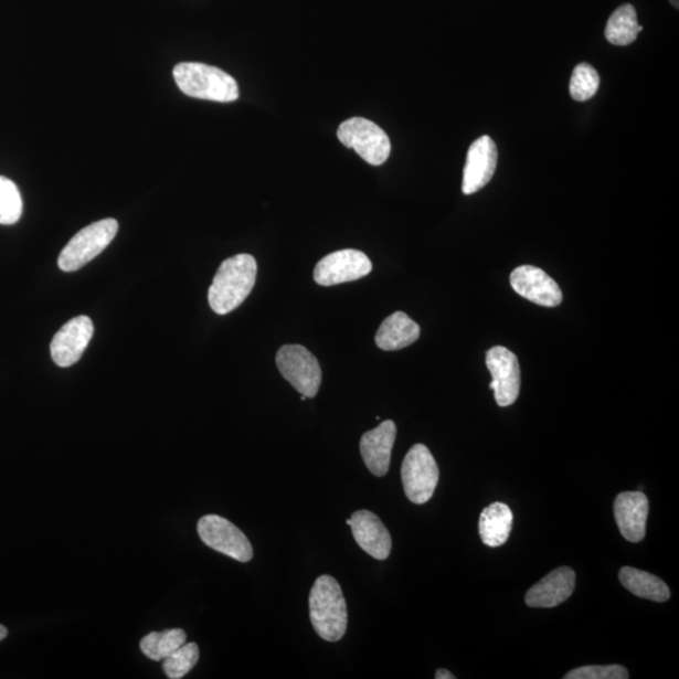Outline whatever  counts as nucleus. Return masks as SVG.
I'll return each mask as SVG.
<instances>
[{
	"label": "nucleus",
	"instance_id": "9",
	"mask_svg": "<svg viewBox=\"0 0 679 679\" xmlns=\"http://www.w3.org/2000/svg\"><path fill=\"white\" fill-rule=\"evenodd\" d=\"M373 269L364 252L342 250L320 259L314 270L316 284L329 287L360 279Z\"/></svg>",
	"mask_w": 679,
	"mask_h": 679
},
{
	"label": "nucleus",
	"instance_id": "10",
	"mask_svg": "<svg viewBox=\"0 0 679 679\" xmlns=\"http://www.w3.org/2000/svg\"><path fill=\"white\" fill-rule=\"evenodd\" d=\"M486 365L492 375L490 388L500 406L512 405L518 401L521 389V370L518 357L503 347L487 351Z\"/></svg>",
	"mask_w": 679,
	"mask_h": 679
},
{
	"label": "nucleus",
	"instance_id": "8",
	"mask_svg": "<svg viewBox=\"0 0 679 679\" xmlns=\"http://www.w3.org/2000/svg\"><path fill=\"white\" fill-rule=\"evenodd\" d=\"M198 533L208 548L240 563H248L253 558V548L247 537L222 516H204L198 522Z\"/></svg>",
	"mask_w": 679,
	"mask_h": 679
},
{
	"label": "nucleus",
	"instance_id": "11",
	"mask_svg": "<svg viewBox=\"0 0 679 679\" xmlns=\"http://www.w3.org/2000/svg\"><path fill=\"white\" fill-rule=\"evenodd\" d=\"M94 323L87 316H78L63 325L51 342L54 364L68 368L84 356L89 340L93 339Z\"/></svg>",
	"mask_w": 679,
	"mask_h": 679
},
{
	"label": "nucleus",
	"instance_id": "25",
	"mask_svg": "<svg viewBox=\"0 0 679 679\" xmlns=\"http://www.w3.org/2000/svg\"><path fill=\"white\" fill-rule=\"evenodd\" d=\"M600 85L601 77L597 71L587 63H581L575 67L570 81V95L575 102H587L597 93Z\"/></svg>",
	"mask_w": 679,
	"mask_h": 679
},
{
	"label": "nucleus",
	"instance_id": "21",
	"mask_svg": "<svg viewBox=\"0 0 679 679\" xmlns=\"http://www.w3.org/2000/svg\"><path fill=\"white\" fill-rule=\"evenodd\" d=\"M643 26L638 24L636 9L624 4L615 11L606 24L605 38L614 45H628L637 40Z\"/></svg>",
	"mask_w": 679,
	"mask_h": 679
},
{
	"label": "nucleus",
	"instance_id": "24",
	"mask_svg": "<svg viewBox=\"0 0 679 679\" xmlns=\"http://www.w3.org/2000/svg\"><path fill=\"white\" fill-rule=\"evenodd\" d=\"M199 660V647L197 643H184L165 659L162 668L170 679L185 677L195 667Z\"/></svg>",
	"mask_w": 679,
	"mask_h": 679
},
{
	"label": "nucleus",
	"instance_id": "15",
	"mask_svg": "<svg viewBox=\"0 0 679 679\" xmlns=\"http://www.w3.org/2000/svg\"><path fill=\"white\" fill-rule=\"evenodd\" d=\"M396 437L393 421L380 423L375 429L364 433L360 439V453L364 464L376 477H384L391 467L392 450Z\"/></svg>",
	"mask_w": 679,
	"mask_h": 679
},
{
	"label": "nucleus",
	"instance_id": "3",
	"mask_svg": "<svg viewBox=\"0 0 679 679\" xmlns=\"http://www.w3.org/2000/svg\"><path fill=\"white\" fill-rule=\"evenodd\" d=\"M174 79L181 93L190 97L216 103H233L240 97L237 81L203 63H179L174 68Z\"/></svg>",
	"mask_w": 679,
	"mask_h": 679
},
{
	"label": "nucleus",
	"instance_id": "1",
	"mask_svg": "<svg viewBox=\"0 0 679 679\" xmlns=\"http://www.w3.org/2000/svg\"><path fill=\"white\" fill-rule=\"evenodd\" d=\"M257 262L251 255H237L225 259L208 293L212 310L226 315L237 309L256 285Z\"/></svg>",
	"mask_w": 679,
	"mask_h": 679
},
{
	"label": "nucleus",
	"instance_id": "5",
	"mask_svg": "<svg viewBox=\"0 0 679 679\" xmlns=\"http://www.w3.org/2000/svg\"><path fill=\"white\" fill-rule=\"evenodd\" d=\"M402 481L407 500L415 505L427 503L436 491L439 468L431 450L415 445L403 460Z\"/></svg>",
	"mask_w": 679,
	"mask_h": 679
},
{
	"label": "nucleus",
	"instance_id": "28",
	"mask_svg": "<svg viewBox=\"0 0 679 679\" xmlns=\"http://www.w3.org/2000/svg\"><path fill=\"white\" fill-rule=\"evenodd\" d=\"M8 636V630L0 624V641H2Z\"/></svg>",
	"mask_w": 679,
	"mask_h": 679
},
{
	"label": "nucleus",
	"instance_id": "20",
	"mask_svg": "<svg viewBox=\"0 0 679 679\" xmlns=\"http://www.w3.org/2000/svg\"><path fill=\"white\" fill-rule=\"evenodd\" d=\"M622 585L643 600L665 603L671 597L668 585L659 577L634 567H623L619 573Z\"/></svg>",
	"mask_w": 679,
	"mask_h": 679
},
{
	"label": "nucleus",
	"instance_id": "18",
	"mask_svg": "<svg viewBox=\"0 0 679 679\" xmlns=\"http://www.w3.org/2000/svg\"><path fill=\"white\" fill-rule=\"evenodd\" d=\"M421 337L420 325L402 311L386 317L376 332L375 342L380 350L395 351L411 347Z\"/></svg>",
	"mask_w": 679,
	"mask_h": 679
},
{
	"label": "nucleus",
	"instance_id": "7",
	"mask_svg": "<svg viewBox=\"0 0 679 679\" xmlns=\"http://www.w3.org/2000/svg\"><path fill=\"white\" fill-rule=\"evenodd\" d=\"M279 373L298 393L315 397L321 385V368L312 352L301 346H285L277 352Z\"/></svg>",
	"mask_w": 679,
	"mask_h": 679
},
{
	"label": "nucleus",
	"instance_id": "27",
	"mask_svg": "<svg viewBox=\"0 0 679 679\" xmlns=\"http://www.w3.org/2000/svg\"><path fill=\"white\" fill-rule=\"evenodd\" d=\"M436 678L437 679H455L456 676L452 675L449 671H447V669H438L437 673H436Z\"/></svg>",
	"mask_w": 679,
	"mask_h": 679
},
{
	"label": "nucleus",
	"instance_id": "17",
	"mask_svg": "<svg viewBox=\"0 0 679 679\" xmlns=\"http://www.w3.org/2000/svg\"><path fill=\"white\" fill-rule=\"evenodd\" d=\"M575 572L572 567H559L533 585L524 597L531 608H554L573 595Z\"/></svg>",
	"mask_w": 679,
	"mask_h": 679
},
{
	"label": "nucleus",
	"instance_id": "26",
	"mask_svg": "<svg viewBox=\"0 0 679 679\" xmlns=\"http://www.w3.org/2000/svg\"><path fill=\"white\" fill-rule=\"evenodd\" d=\"M565 679H628L627 668L619 665L585 666L569 672Z\"/></svg>",
	"mask_w": 679,
	"mask_h": 679
},
{
	"label": "nucleus",
	"instance_id": "6",
	"mask_svg": "<svg viewBox=\"0 0 679 679\" xmlns=\"http://www.w3.org/2000/svg\"><path fill=\"white\" fill-rule=\"evenodd\" d=\"M339 140L371 166H382L391 156L392 145L385 131L373 121L352 117L340 125Z\"/></svg>",
	"mask_w": 679,
	"mask_h": 679
},
{
	"label": "nucleus",
	"instance_id": "29",
	"mask_svg": "<svg viewBox=\"0 0 679 679\" xmlns=\"http://www.w3.org/2000/svg\"><path fill=\"white\" fill-rule=\"evenodd\" d=\"M669 2H671V3H672V6H673L676 9H678V8H679V7H678V4H679V0H669Z\"/></svg>",
	"mask_w": 679,
	"mask_h": 679
},
{
	"label": "nucleus",
	"instance_id": "4",
	"mask_svg": "<svg viewBox=\"0 0 679 679\" xmlns=\"http://www.w3.org/2000/svg\"><path fill=\"white\" fill-rule=\"evenodd\" d=\"M119 223L107 219L95 222L81 230L59 257V267L65 272H75L104 252L116 237Z\"/></svg>",
	"mask_w": 679,
	"mask_h": 679
},
{
	"label": "nucleus",
	"instance_id": "13",
	"mask_svg": "<svg viewBox=\"0 0 679 679\" xmlns=\"http://www.w3.org/2000/svg\"><path fill=\"white\" fill-rule=\"evenodd\" d=\"M497 147L490 136H481L470 145L461 192L466 195L475 194L485 188L492 179L497 167Z\"/></svg>",
	"mask_w": 679,
	"mask_h": 679
},
{
	"label": "nucleus",
	"instance_id": "12",
	"mask_svg": "<svg viewBox=\"0 0 679 679\" xmlns=\"http://www.w3.org/2000/svg\"><path fill=\"white\" fill-rule=\"evenodd\" d=\"M510 283L514 293L527 300L543 306L556 307L563 301V293L547 272L533 266L513 269Z\"/></svg>",
	"mask_w": 679,
	"mask_h": 679
},
{
	"label": "nucleus",
	"instance_id": "2",
	"mask_svg": "<svg viewBox=\"0 0 679 679\" xmlns=\"http://www.w3.org/2000/svg\"><path fill=\"white\" fill-rule=\"evenodd\" d=\"M314 629L326 641H339L348 629V606L337 579H316L309 597Z\"/></svg>",
	"mask_w": 679,
	"mask_h": 679
},
{
	"label": "nucleus",
	"instance_id": "23",
	"mask_svg": "<svg viewBox=\"0 0 679 679\" xmlns=\"http://www.w3.org/2000/svg\"><path fill=\"white\" fill-rule=\"evenodd\" d=\"M23 202L20 190L11 179L0 177V224L12 225L20 221Z\"/></svg>",
	"mask_w": 679,
	"mask_h": 679
},
{
	"label": "nucleus",
	"instance_id": "16",
	"mask_svg": "<svg viewBox=\"0 0 679 679\" xmlns=\"http://www.w3.org/2000/svg\"><path fill=\"white\" fill-rule=\"evenodd\" d=\"M648 498L641 491L622 492L614 501V516L622 537L630 542L646 538Z\"/></svg>",
	"mask_w": 679,
	"mask_h": 679
},
{
	"label": "nucleus",
	"instance_id": "19",
	"mask_svg": "<svg viewBox=\"0 0 679 679\" xmlns=\"http://www.w3.org/2000/svg\"><path fill=\"white\" fill-rule=\"evenodd\" d=\"M512 524L513 513L510 507L495 502L486 507L479 518V537L487 547H501L509 540Z\"/></svg>",
	"mask_w": 679,
	"mask_h": 679
},
{
	"label": "nucleus",
	"instance_id": "14",
	"mask_svg": "<svg viewBox=\"0 0 679 679\" xmlns=\"http://www.w3.org/2000/svg\"><path fill=\"white\" fill-rule=\"evenodd\" d=\"M358 545L371 558L383 561L391 555L392 537L385 524L373 512L360 510L347 520Z\"/></svg>",
	"mask_w": 679,
	"mask_h": 679
},
{
	"label": "nucleus",
	"instance_id": "22",
	"mask_svg": "<svg viewBox=\"0 0 679 679\" xmlns=\"http://www.w3.org/2000/svg\"><path fill=\"white\" fill-rule=\"evenodd\" d=\"M187 641V634L183 629H168L165 632H152L141 640V651L152 660H165Z\"/></svg>",
	"mask_w": 679,
	"mask_h": 679
}]
</instances>
